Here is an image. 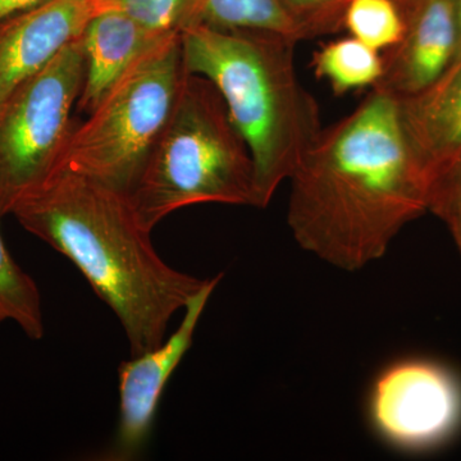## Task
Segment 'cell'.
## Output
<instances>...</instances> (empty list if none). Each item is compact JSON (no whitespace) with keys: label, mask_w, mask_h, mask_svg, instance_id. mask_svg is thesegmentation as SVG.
<instances>
[{"label":"cell","mask_w":461,"mask_h":461,"mask_svg":"<svg viewBox=\"0 0 461 461\" xmlns=\"http://www.w3.org/2000/svg\"><path fill=\"white\" fill-rule=\"evenodd\" d=\"M369 417L378 435L402 450L444 445L461 429L460 378L433 360L393 364L373 384Z\"/></svg>","instance_id":"52a82bcc"},{"label":"cell","mask_w":461,"mask_h":461,"mask_svg":"<svg viewBox=\"0 0 461 461\" xmlns=\"http://www.w3.org/2000/svg\"><path fill=\"white\" fill-rule=\"evenodd\" d=\"M189 26L276 33L297 42L308 39L281 0H187L180 32Z\"/></svg>","instance_id":"4fadbf2b"},{"label":"cell","mask_w":461,"mask_h":461,"mask_svg":"<svg viewBox=\"0 0 461 461\" xmlns=\"http://www.w3.org/2000/svg\"><path fill=\"white\" fill-rule=\"evenodd\" d=\"M41 2L44 0H0V21Z\"/></svg>","instance_id":"ffe728a7"},{"label":"cell","mask_w":461,"mask_h":461,"mask_svg":"<svg viewBox=\"0 0 461 461\" xmlns=\"http://www.w3.org/2000/svg\"><path fill=\"white\" fill-rule=\"evenodd\" d=\"M102 9H114L158 33L180 32L187 0H99Z\"/></svg>","instance_id":"e0dca14e"},{"label":"cell","mask_w":461,"mask_h":461,"mask_svg":"<svg viewBox=\"0 0 461 461\" xmlns=\"http://www.w3.org/2000/svg\"><path fill=\"white\" fill-rule=\"evenodd\" d=\"M442 221L447 224L448 229L453 233V238L461 254V203L455 205L453 209H450L445 217L442 218Z\"/></svg>","instance_id":"44dd1931"},{"label":"cell","mask_w":461,"mask_h":461,"mask_svg":"<svg viewBox=\"0 0 461 461\" xmlns=\"http://www.w3.org/2000/svg\"><path fill=\"white\" fill-rule=\"evenodd\" d=\"M315 75L326 80L336 95L375 87L384 74V57L353 36L338 39L321 47L313 56Z\"/></svg>","instance_id":"5bb4252c"},{"label":"cell","mask_w":461,"mask_h":461,"mask_svg":"<svg viewBox=\"0 0 461 461\" xmlns=\"http://www.w3.org/2000/svg\"><path fill=\"white\" fill-rule=\"evenodd\" d=\"M186 74L180 32L127 69L69 133L58 167H68L129 196L171 117Z\"/></svg>","instance_id":"5b68a950"},{"label":"cell","mask_w":461,"mask_h":461,"mask_svg":"<svg viewBox=\"0 0 461 461\" xmlns=\"http://www.w3.org/2000/svg\"><path fill=\"white\" fill-rule=\"evenodd\" d=\"M288 180L294 239L345 271L384 257L397 233L429 212V182L403 131L399 103L378 87L321 130Z\"/></svg>","instance_id":"6da1fadb"},{"label":"cell","mask_w":461,"mask_h":461,"mask_svg":"<svg viewBox=\"0 0 461 461\" xmlns=\"http://www.w3.org/2000/svg\"><path fill=\"white\" fill-rule=\"evenodd\" d=\"M5 317H3L2 314H0V323H3V321H5Z\"/></svg>","instance_id":"603a6c76"},{"label":"cell","mask_w":461,"mask_h":461,"mask_svg":"<svg viewBox=\"0 0 461 461\" xmlns=\"http://www.w3.org/2000/svg\"><path fill=\"white\" fill-rule=\"evenodd\" d=\"M99 0H44L0 21V99L83 35Z\"/></svg>","instance_id":"30bf717a"},{"label":"cell","mask_w":461,"mask_h":461,"mask_svg":"<svg viewBox=\"0 0 461 461\" xmlns=\"http://www.w3.org/2000/svg\"><path fill=\"white\" fill-rule=\"evenodd\" d=\"M304 30L306 38L335 33L344 29L348 0H281Z\"/></svg>","instance_id":"ac0fdd59"},{"label":"cell","mask_w":461,"mask_h":461,"mask_svg":"<svg viewBox=\"0 0 461 461\" xmlns=\"http://www.w3.org/2000/svg\"><path fill=\"white\" fill-rule=\"evenodd\" d=\"M455 21H456V53H455L454 62L461 59V0H454Z\"/></svg>","instance_id":"7402d4cb"},{"label":"cell","mask_w":461,"mask_h":461,"mask_svg":"<svg viewBox=\"0 0 461 461\" xmlns=\"http://www.w3.org/2000/svg\"><path fill=\"white\" fill-rule=\"evenodd\" d=\"M222 277L220 275L206 280L204 286L191 297L185 306L180 327L163 344L121 364L120 420L105 459L129 461L141 454L153 429L167 382L193 345L200 317Z\"/></svg>","instance_id":"ba28073f"},{"label":"cell","mask_w":461,"mask_h":461,"mask_svg":"<svg viewBox=\"0 0 461 461\" xmlns=\"http://www.w3.org/2000/svg\"><path fill=\"white\" fill-rule=\"evenodd\" d=\"M396 99L403 131L430 190L461 153V59L427 89Z\"/></svg>","instance_id":"8fae6325"},{"label":"cell","mask_w":461,"mask_h":461,"mask_svg":"<svg viewBox=\"0 0 461 461\" xmlns=\"http://www.w3.org/2000/svg\"><path fill=\"white\" fill-rule=\"evenodd\" d=\"M180 36L185 69L217 87L247 142L256 167L257 208H267L323 129L320 105L297 76V41L206 26L185 27Z\"/></svg>","instance_id":"3957f363"},{"label":"cell","mask_w":461,"mask_h":461,"mask_svg":"<svg viewBox=\"0 0 461 461\" xmlns=\"http://www.w3.org/2000/svg\"><path fill=\"white\" fill-rule=\"evenodd\" d=\"M403 18L402 41L384 50V74L375 87L395 98L430 86L456 53L454 0H397Z\"/></svg>","instance_id":"9c48e42d"},{"label":"cell","mask_w":461,"mask_h":461,"mask_svg":"<svg viewBox=\"0 0 461 461\" xmlns=\"http://www.w3.org/2000/svg\"><path fill=\"white\" fill-rule=\"evenodd\" d=\"M129 199L149 232L190 205L257 208L253 157L208 78L185 74L171 117Z\"/></svg>","instance_id":"277c9868"},{"label":"cell","mask_w":461,"mask_h":461,"mask_svg":"<svg viewBox=\"0 0 461 461\" xmlns=\"http://www.w3.org/2000/svg\"><path fill=\"white\" fill-rule=\"evenodd\" d=\"M461 203V153L451 166L433 182L429 190V212L439 220Z\"/></svg>","instance_id":"d6986e66"},{"label":"cell","mask_w":461,"mask_h":461,"mask_svg":"<svg viewBox=\"0 0 461 461\" xmlns=\"http://www.w3.org/2000/svg\"><path fill=\"white\" fill-rule=\"evenodd\" d=\"M0 314L14 321L27 338L41 339L44 336L41 295L36 282L9 254L0 233Z\"/></svg>","instance_id":"9a60e30c"},{"label":"cell","mask_w":461,"mask_h":461,"mask_svg":"<svg viewBox=\"0 0 461 461\" xmlns=\"http://www.w3.org/2000/svg\"><path fill=\"white\" fill-rule=\"evenodd\" d=\"M169 35L151 32L122 12L99 11L80 38L85 75L77 113L89 115L132 63Z\"/></svg>","instance_id":"7c38bea8"},{"label":"cell","mask_w":461,"mask_h":461,"mask_svg":"<svg viewBox=\"0 0 461 461\" xmlns=\"http://www.w3.org/2000/svg\"><path fill=\"white\" fill-rule=\"evenodd\" d=\"M14 215L77 267L117 315L132 357L163 344L173 315L205 285L158 256L129 196L68 167H58Z\"/></svg>","instance_id":"7a4b0ae2"},{"label":"cell","mask_w":461,"mask_h":461,"mask_svg":"<svg viewBox=\"0 0 461 461\" xmlns=\"http://www.w3.org/2000/svg\"><path fill=\"white\" fill-rule=\"evenodd\" d=\"M84 75L78 39L0 99V218L14 214L58 168Z\"/></svg>","instance_id":"8992f818"},{"label":"cell","mask_w":461,"mask_h":461,"mask_svg":"<svg viewBox=\"0 0 461 461\" xmlns=\"http://www.w3.org/2000/svg\"><path fill=\"white\" fill-rule=\"evenodd\" d=\"M344 29L353 38L382 53L402 41V9L397 0H348Z\"/></svg>","instance_id":"2e32d148"}]
</instances>
